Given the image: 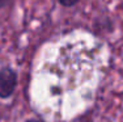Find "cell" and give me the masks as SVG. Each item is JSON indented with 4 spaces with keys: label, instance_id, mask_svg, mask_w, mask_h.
I'll use <instances>...</instances> for the list:
<instances>
[{
    "label": "cell",
    "instance_id": "cell-3",
    "mask_svg": "<svg viewBox=\"0 0 123 122\" xmlns=\"http://www.w3.org/2000/svg\"><path fill=\"white\" fill-rule=\"evenodd\" d=\"M76 1H77V0H59V3L62 5H64V7H71V5H74Z\"/></svg>",
    "mask_w": 123,
    "mask_h": 122
},
{
    "label": "cell",
    "instance_id": "cell-2",
    "mask_svg": "<svg viewBox=\"0 0 123 122\" xmlns=\"http://www.w3.org/2000/svg\"><path fill=\"white\" fill-rule=\"evenodd\" d=\"M17 84L16 72L12 68L5 67L0 70V98H8L13 95Z\"/></svg>",
    "mask_w": 123,
    "mask_h": 122
},
{
    "label": "cell",
    "instance_id": "cell-1",
    "mask_svg": "<svg viewBox=\"0 0 123 122\" xmlns=\"http://www.w3.org/2000/svg\"><path fill=\"white\" fill-rule=\"evenodd\" d=\"M109 59L107 47L88 32H72L39 55L31 98L49 120H69L92 104Z\"/></svg>",
    "mask_w": 123,
    "mask_h": 122
}]
</instances>
